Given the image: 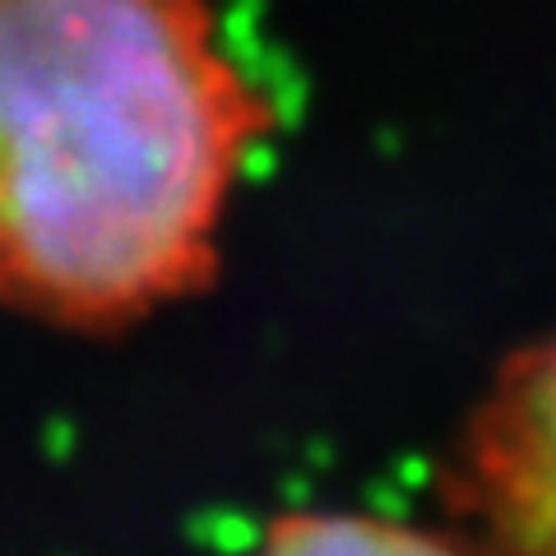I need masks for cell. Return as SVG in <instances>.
Segmentation results:
<instances>
[{"label": "cell", "instance_id": "6da1fadb", "mask_svg": "<svg viewBox=\"0 0 556 556\" xmlns=\"http://www.w3.org/2000/svg\"><path fill=\"white\" fill-rule=\"evenodd\" d=\"M269 116L208 0H0V306L98 334L200 292Z\"/></svg>", "mask_w": 556, "mask_h": 556}, {"label": "cell", "instance_id": "7a4b0ae2", "mask_svg": "<svg viewBox=\"0 0 556 556\" xmlns=\"http://www.w3.org/2000/svg\"><path fill=\"white\" fill-rule=\"evenodd\" d=\"M441 501L492 556H556V334L492 380L445 464Z\"/></svg>", "mask_w": 556, "mask_h": 556}, {"label": "cell", "instance_id": "3957f363", "mask_svg": "<svg viewBox=\"0 0 556 556\" xmlns=\"http://www.w3.org/2000/svg\"><path fill=\"white\" fill-rule=\"evenodd\" d=\"M251 556H492L464 529L408 525L376 510H283L269 519Z\"/></svg>", "mask_w": 556, "mask_h": 556}]
</instances>
